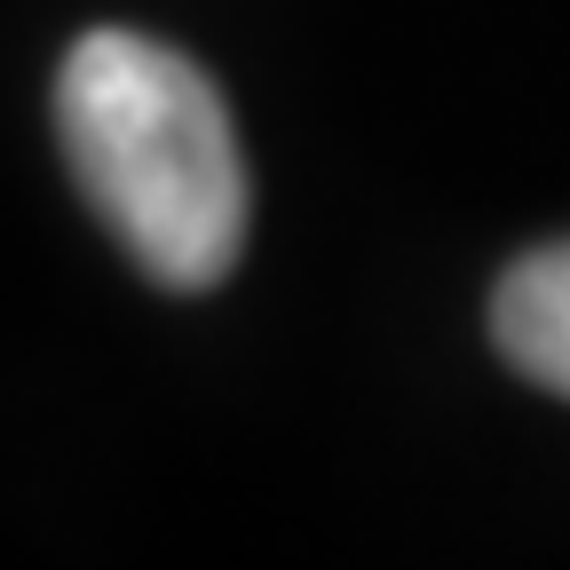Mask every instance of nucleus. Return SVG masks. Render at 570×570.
<instances>
[{"label": "nucleus", "instance_id": "1", "mask_svg": "<svg viewBox=\"0 0 570 570\" xmlns=\"http://www.w3.org/2000/svg\"><path fill=\"white\" fill-rule=\"evenodd\" d=\"M56 135L142 277L206 294L246 254V159L214 80L142 32H88L56 71Z\"/></svg>", "mask_w": 570, "mask_h": 570}, {"label": "nucleus", "instance_id": "2", "mask_svg": "<svg viewBox=\"0 0 570 570\" xmlns=\"http://www.w3.org/2000/svg\"><path fill=\"white\" fill-rule=\"evenodd\" d=\"M491 341H499V356H508L523 381L570 396V238L523 254L508 277H499Z\"/></svg>", "mask_w": 570, "mask_h": 570}]
</instances>
